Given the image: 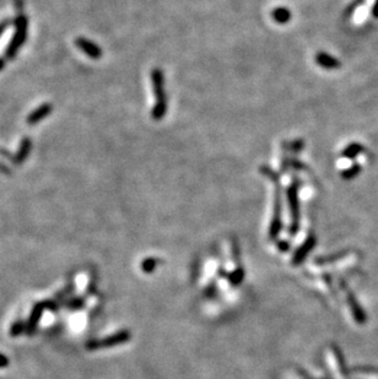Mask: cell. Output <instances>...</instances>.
Masks as SVG:
<instances>
[{
    "label": "cell",
    "instance_id": "cell-12",
    "mask_svg": "<svg viewBox=\"0 0 378 379\" xmlns=\"http://www.w3.org/2000/svg\"><path fill=\"white\" fill-rule=\"evenodd\" d=\"M0 156H3L5 157L6 159H9V161H11V162H15V156H13V155L10 154V152L8 151L6 149H4V147L0 146Z\"/></svg>",
    "mask_w": 378,
    "mask_h": 379
},
{
    "label": "cell",
    "instance_id": "cell-15",
    "mask_svg": "<svg viewBox=\"0 0 378 379\" xmlns=\"http://www.w3.org/2000/svg\"><path fill=\"white\" fill-rule=\"evenodd\" d=\"M372 15L375 16L376 18H378V0L375 1V5H373L372 8Z\"/></svg>",
    "mask_w": 378,
    "mask_h": 379
},
{
    "label": "cell",
    "instance_id": "cell-5",
    "mask_svg": "<svg viewBox=\"0 0 378 379\" xmlns=\"http://www.w3.org/2000/svg\"><path fill=\"white\" fill-rule=\"evenodd\" d=\"M75 45H77L78 48H79L80 50H82L85 54L89 55L91 59H100L103 54L100 46L96 45V43L92 42V41H90V39L85 38V37H78V38L75 39Z\"/></svg>",
    "mask_w": 378,
    "mask_h": 379
},
{
    "label": "cell",
    "instance_id": "cell-14",
    "mask_svg": "<svg viewBox=\"0 0 378 379\" xmlns=\"http://www.w3.org/2000/svg\"><path fill=\"white\" fill-rule=\"evenodd\" d=\"M14 4H15L16 9H17L18 14H24V0H14Z\"/></svg>",
    "mask_w": 378,
    "mask_h": 379
},
{
    "label": "cell",
    "instance_id": "cell-11",
    "mask_svg": "<svg viewBox=\"0 0 378 379\" xmlns=\"http://www.w3.org/2000/svg\"><path fill=\"white\" fill-rule=\"evenodd\" d=\"M361 171H362V167H361L360 163L355 162L352 163L349 168L343 171L342 178L343 179H345V181H351V179H354V178H356L357 175L360 174Z\"/></svg>",
    "mask_w": 378,
    "mask_h": 379
},
{
    "label": "cell",
    "instance_id": "cell-3",
    "mask_svg": "<svg viewBox=\"0 0 378 379\" xmlns=\"http://www.w3.org/2000/svg\"><path fill=\"white\" fill-rule=\"evenodd\" d=\"M14 24H15V33L5 52L8 59H14L16 57L18 49L26 42L27 31H29V18L25 14H18L17 17L14 20Z\"/></svg>",
    "mask_w": 378,
    "mask_h": 379
},
{
    "label": "cell",
    "instance_id": "cell-8",
    "mask_svg": "<svg viewBox=\"0 0 378 379\" xmlns=\"http://www.w3.org/2000/svg\"><path fill=\"white\" fill-rule=\"evenodd\" d=\"M31 146H32L31 139L30 138L22 139L21 144H20V146H18L17 152H16L15 155V162H14L15 165H20V163L26 161L27 156H29L30 151H31Z\"/></svg>",
    "mask_w": 378,
    "mask_h": 379
},
{
    "label": "cell",
    "instance_id": "cell-6",
    "mask_svg": "<svg viewBox=\"0 0 378 379\" xmlns=\"http://www.w3.org/2000/svg\"><path fill=\"white\" fill-rule=\"evenodd\" d=\"M315 63L326 70H335V69H339L342 66V63L339 59L326 52H319L315 54Z\"/></svg>",
    "mask_w": 378,
    "mask_h": 379
},
{
    "label": "cell",
    "instance_id": "cell-10",
    "mask_svg": "<svg viewBox=\"0 0 378 379\" xmlns=\"http://www.w3.org/2000/svg\"><path fill=\"white\" fill-rule=\"evenodd\" d=\"M273 18L274 21L276 24H287V22L291 20V11L289 10L287 8H284V6H279V8H275V10L273 11Z\"/></svg>",
    "mask_w": 378,
    "mask_h": 379
},
{
    "label": "cell",
    "instance_id": "cell-17",
    "mask_svg": "<svg viewBox=\"0 0 378 379\" xmlns=\"http://www.w3.org/2000/svg\"><path fill=\"white\" fill-rule=\"evenodd\" d=\"M4 66H5V59H4V58H0V70H3Z\"/></svg>",
    "mask_w": 378,
    "mask_h": 379
},
{
    "label": "cell",
    "instance_id": "cell-4",
    "mask_svg": "<svg viewBox=\"0 0 378 379\" xmlns=\"http://www.w3.org/2000/svg\"><path fill=\"white\" fill-rule=\"evenodd\" d=\"M301 187V181L295 178L286 189L287 202H289L290 214H291V232L295 233L299 226V191Z\"/></svg>",
    "mask_w": 378,
    "mask_h": 379
},
{
    "label": "cell",
    "instance_id": "cell-16",
    "mask_svg": "<svg viewBox=\"0 0 378 379\" xmlns=\"http://www.w3.org/2000/svg\"><path fill=\"white\" fill-rule=\"evenodd\" d=\"M0 172L6 173V174H10V170H9V168L6 167L5 165H3V163H1V162H0Z\"/></svg>",
    "mask_w": 378,
    "mask_h": 379
},
{
    "label": "cell",
    "instance_id": "cell-7",
    "mask_svg": "<svg viewBox=\"0 0 378 379\" xmlns=\"http://www.w3.org/2000/svg\"><path fill=\"white\" fill-rule=\"evenodd\" d=\"M52 111H53L52 105H49V103H43V105H41L40 107L36 108L33 112L30 113L29 117H27V123H29L30 126L37 124L38 122H41L42 119H45L46 117H48Z\"/></svg>",
    "mask_w": 378,
    "mask_h": 379
},
{
    "label": "cell",
    "instance_id": "cell-2",
    "mask_svg": "<svg viewBox=\"0 0 378 379\" xmlns=\"http://www.w3.org/2000/svg\"><path fill=\"white\" fill-rule=\"evenodd\" d=\"M260 172L269 178L270 181L275 184V198H274V215L273 220H271V227H270V236L275 237L276 233L280 231L281 228V183L280 177L278 173L270 168L269 166H262L260 167Z\"/></svg>",
    "mask_w": 378,
    "mask_h": 379
},
{
    "label": "cell",
    "instance_id": "cell-9",
    "mask_svg": "<svg viewBox=\"0 0 378 379\" xmlns=\"http://www.w3.org/2000/svg\"><path fill=\"white\" fill-rule=\"evenodd\" d=\"M363 152V146L360 142H351L347 145L342 152V156L346 159H354L357 156H360Z\"/></svg>",
    "mask_w": 378,
    "mask_h": 379
},
{
    "label": "cell",
    "instance_id": "cell-1",
    "mask_svg": "<svg viewBox=\"0 0 378 379\" xmlns=\"http://www.w3.org/2000/svg\"><path fill=\"white\" fill-rule=\"evenodd\" d=\"M150 80H151L153 92L154 96H155V103H154V108L151 111V117H153L154 121H162L168 108L165 73H163L162 69H153L150 73Z\"/></svg>",
    "mask_w": 378,
    "mask_h": 379
},
{
    "label": "cell",
    "instance_id": "cell-13",
    "mask_svg": "<svg viewBox=\"0 0 378 379\" xmlns=\"http://www.w3.org/2000/svg\"><path fill=\"white\" fill-rule=\"evenodd\" d=\"M10 24H11L10 18H5L4 21L0 22V36H1V34H3L4 32L6 31V29H8L9 26H10Z\"/></svg>",
    "mask_w": 378,
    "mask_h": 379
}]
</instances>
